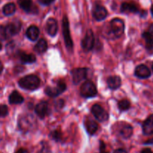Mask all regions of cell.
Returning a JSON list of instances; mask_svg holds the SVG:
<instances>
[{"mask_svg": "<svg viewBox=\"0 0 153 153\" xmlns=\"http://www.w3.org/2000/svg\"><path fill=\"white\" fill-rule=\"evenodd\" d=\"M125 29V25L123 21L119 18H114L111 21L108 26L107 35L109 38H117L122 36Z\"/></svg>", "mask_w": 153, "mask_h": 153, "instance_id": "cell-1", "label": "cell"}, {"mask_svg": "<svg viewBox=\"0 0 153 153\" xmlns=\"http://www.w3.org/2000/svg\"><path fill=\"white\" fill-rule=\"evenodd\" d=\"M40 79L34 74L27 75L19 80V85L22 88L28 90L36 89L40 86Z\"/></svg>", "mask_w": 153, "mask_h": 153, "instance_id": "cell-2", "label": "cell"}, {"mask_svg": "<svg viewBox=\"0 0 153 153\" xmlns=\"http://www.w3.org/2000/svg\"><path fill=\"white\" fill-rule=\"evenodd\" d=\"M81 94L85 98H92L97 95V90L91 81H86L82 84L80 90Z\"/></svg>", "mask_w": 153, "mask_h": 153, "instance_id": "cell-3", "label": "cell"}, {"mask_svg": "<svg viewBox=\"0 0 153 153\" xmlns=\"http://www.w3.org/2000/svg\"><path fill=\"white\" fill-rule=\"evenodd\" d=\"M67 86L64 81L59 80L55 87L48 86L45 88V93L50 97H56L66 90Z\"/></svg>", "mask_w": 153, "mask_h": 153, "instance_id": "cell-4", "label": "cell"}, {"mask_svg": "<svg viewBox=\"0 0 153 153\" xmlns=\"http://www.w3.org/2000/svg\"><path fill=\"white\" fill-rule=\"evenodd\" d=\"M63 34L64 38V42L66 44V46L69 50L73 49V40H72L71 35H70V26H69V21L68 19L66 16L63 18Z\"/></svg>", "mask_w": 153, "mask_h": 153, "instance_id": "cell-5", "label": "cell"}, {"mask_svg": "<svg viewBox=\"0 0 153 153\" xmlns=\"http://www.w3.org/2000/svg\"><path fill=\"white\" fill-rule=\"evenodd\" d=\"M91 112L95 118L100 122H105L108 118V113L107 111L99 104H94L91 108Z\"/></svg>", "mask_w": 153, "mask_h": 153, "instance_id": "cell-6", "label": "cell"}, {"mask_svg": "<svg viewBox=\"0 0 153 153\" xmlns=\"http://www.w3.org/2000/svg\"><path fill=\"white\" fill-rule=\"evenodd\" d=\"M94 41H95V38H94V32H93V31L91 29H88L87 31L85 38L82 40V48L85 51L91 50L93 49V47L94 46Z\"/></svg>", "mask_w": 153, "mask_h": 153, "instance_id": "cell-7", "label": "cell"}, {"mask_svg": "<svg viewBox=\"0 0 153 153\" xmlns=\"http://www.w3.org/2000/svg\"><path fill=\"white\" fill-rule=\"evenodd\" d=\"M71 74L73 76V82L75 84H78L86 78L87 74H88V69L85 68H75L72 70Z\"/></svg>", "mask_w": 153, "mask_h": 153, "instance_id": "cell-8", "label": "cell"}, {"mask_svg": "<svg viewBox=\"0 0 153 153\" xmlns=\"http://www.w3.org/2000/svg\"><path fill=\"white\" fill-rule=\"evenodd\" d=\"M117 132L123 138H128L132 135L133 129L130 124L127 123H120L117 124Z\"/></svg>", "mask_w": 153, "mask_h": 153, "instance_id": "cell-9", "label": "cell"}, {"mask_svg": "<svg viewBox=\"0 0 153 153\" xmlns=\"http://www.w3.org/2000/svg\"><path fill=\"white\" fill-rule=\"evenodd\" d=\"M107 10L100 4H96L93 10V16L97 20L100 21L104 20L107 16Z\"/></svg>", "mask_w": 153, "mask_h": 153, "instance_id": "cell-10", "label": "cell"}, {"mask_svg": "<svg viewBox=\"0 0 153 153\" xmlns=\"http://www.w3.org/2000/svg\"><path fill=\"white\" fill-rule=\"evenodd\" d=\"M9 37L18 34L21 29V22L19 21H14L5 26Z\"/></svg>", "mask_w": 153, "mask_h": 153, "instance_id": "cell-11", "label": "cell"}, {"mask_svg": "<svg viewBox=\"0 0 153 153\" xmlns=\"http://www.w3.org/2000/svg\"><path fill=\"white\" fill-rule=\"evenodd\" d=\"M35 112L40 118H43L49 112V105L46 101H42L35 106Z\"/></svg>", "mask_w": 153, "mask_h": 153, "instance_id": "cell-12", "label": "cell"}, {"mask_svg": "<svg viewBox=\"0 0 153 153\" xmlns=\"http://www.w3.org/2000/svg\"><path fill=\"white\" fill-rule=\"evenodd\" d=\"M134 74L139 78H148L151 75L150 70L145 64H140L135 68Z\"/></svg>", "mask_w": 153, "mask_h": 153, "instance_id": "cell-13", "label": "cell"}, {"mask_svg": "<svg viewBox=\"0 0 153 153\" xmlns=\"http://www.w3.org/2000/svg\"><path fill=\"white\" fill-rule=\"evenodd\" d=\"M46 32L48 34L51 36H55L56 34L57 31H58V23L57 21L53 18H49L46 21Z\"/></svg>", "mask_w": 153, "mask_h": 153, "instance_id": "cell-14", "label": "cell"}, {"mask_svg": "<svg viewBox=\"0 0 153 153\" xmlns=\"http://www.w3.org/2000/svg\"><path fill=\"white\" fill-rule=\"evenodd\" d=\"M143 131L146 135L153 134V114L149 116L143 122Z\"/></svg>", "mask_w": 153, "mask_h": 153, "instance_id": "cell-15", "label": "cell"}, {"mask_svg": "<svg viewBox=\"0 0 153 153\" xmlns=\"http://www.w3.org/2000/svg\"><path fill=\"white\" fill-rule=\"evenodd\" d=\"M85 128L90 134H94L98 130V124L91 118H87L85 121Z\"/></svg>", "mask_w": 153, "mask_h": 153, "instance_id": "cell-16", "label": "cell"}, {"mask_svg": "<svg viewBox=\"0 0 153 153\" xmlns=\"http://www.w3.org/2000/svg\"><path fill=\"white\" fill-rule=\"evenodd\" d=\"M108 86L111 89H117L121 86V79L119 76H109L107 80Z\"/></svg>", "mask_w": 153, "mask_h": 153, "instance_id": "cell-17", "label": "cell"}, {"mask_svg": "<svg viewBox=\"0 0 153 153\" xmlns=\"http://www.w3.org/2000/svg\"><path fill=\"white\" fill-rule=\"evenodd\" d=\"M39 34H40V31L39 28L35 26H31L28 27V28L26 31V35L28 39H30L32 41H34L38 38Z\"/></svg>", "mask_w": 153, "mask_h": 153, "instance_id": "cell-18", "label": "cell"}, {"mask_svg": "<svg viewBox=\"0 0 153 153\" xmlns=\"http://www.w3.org/2000/svg\"><path fill=\"white\" fill-rule=\"evenodd\" d=\"M121 11L125 13H137L138 11V8L133 3H123L121 5Z\"/></svg>", "mask_w": 153, "mask_h": 153, "instance_id": "cell-19", "label": "cell"}, {"mask_svg": "<svg viewBox=\"0 0 153 153\" xmlns=\"http://www.w3.org/2000/svg\"><path fill=\"white\" fill-rule=\"evenodd\" d=\"M19 7L26 12H31L34 8L31 0H18Z\"/></svg>", "mask_w": 153, "mask_h": 153, "instance_id": "cell-20", "label": "cell"}, {"mask_svg": "<svg viewBox=\"0 0 153 153\" xmlns=\"http://www.w3.org/2000/svg\"><path fill=\"white\" fill-rule=\"evenodd\" d=\"M24 100L23 97L17 91H13L9 96V102L12 104H18L22 103Z\"/></svg>", "mask_w": 153, "mask_h": 153, "instance_id": "cell-21", "label": "cell"}, {"mask_svg": "<svg viewBox=\"0 0 153 153\" xmlns=\"http://www.w3.org/2000/svg\"><path fill=\"white\" fill-rule=\"evenodd\" d=\"M46 49H47V43L43 38L40 39L34 46V50L38 54L43 53L46 50Z\"/></svg>", "mask_w": 153, "mask_h": 153, "instance_id": "cell-22", "label": "cell"}, {"mask_svg": "<svg viewBox=\"0 0 153 153\" xmlns=\"http://www.w3.org/2000/svg\"><path fill=\"white\" fill-rule=\"evenodd\" d=\"M19 58L23 63H33L36 61V58L33 54H27L22 52L19 54Z\"/></svg>", "mask_w": 153, "mask_h": 153, "instance_id": "cell-23", "label": "cell"}, {"mask_svg": "<svg viewBox=\"0 0 153 153\" xmlns=\"http://www.w3.org/2000/svg\"><path fill=\"white\" fill-rule=\"evenodd\" d=\"M31 124H32V122H31L29 116L22 117V118H21L19 121V126L22 130L28 129V128L31 127Z\"/></svg>", "mask_w": 153, "mask_h": 153, "instance_id": "cell-24", "label": "cell"}, {"mask_svg": "<svg viewBox=\"0 0 153 153\" xmlns=\"http://www.w3.org/2000/svg\"><path fill=\"white\" fill-rule=\"evenodd\" d=\"M16 10V6L13 3H7L3 7V13L6 16L12 15Z\"/></svg>", "mask_w": 153, "mask_h": 153, "instance_id": "cell-25", "label": "cell"}, {"mask_svg": "<svg viewBox=\"0 0 153 153\" xmlns=\"http://www.w3.org/2000/svg\"><path fill=\"white\" fill-rule=\"evenodd\" d=\"M142 36L145 40L146 49H148L149 50H153V38L150 35V34L149 32H144Z\"/></svg>", "mask_w": 153, "mask_h": 153, "instance_id": "cell-26", "label": "cell"}, {"mask_svg": "<svg viewBox=\"0 0 153 153\" xmlns=\"http://www.w3.org/2000/svg\"><path fill=\"white\" fill-rule=\"evenodd\" d=\"M130 106H131V104H130L129 100L127 99H123L118 102V107L120 111L127 110L129 109Z\"/></svg>", "mask_w": 153, "mask_h": 153, "instance_id": "cell-27", "label": "cell"}, {"mask_svg": "<svg viewBox=\"0 0 153 153\" xmlns=\"http://www.w3.org/2000/svg\"><path fill=\"white\" fill-rule=\"evenodd\" d=\"M9 38L5 26H0V40H4Z\"/></svg>", "mask_w": 153, "mask_h": 153, "instance_id": "cell-28", "label": "cell"}, {"mask_svg": "<svg viewBox=\"0 0 153 153\" xmlns=\"http://www.w3.org/2000/svg\"><path fill=\"white\" fill-rule=\"evenodd\" d=\"M51 137L52 139H54L56 141H59L61 140V137H62V135H61V133L59 131V130H54L51 133Z\"/></svg>", "mask_w": 153, "mask_h": 153, "instance_id": "cell-29", "label": "cell"}, {"mask_svg": "<svg viewBox=\"0 0 153 153\" xmlns=\"http://www.w3.org/2000/svg\"><path fill=\"white\" fill-rule=\"evenodd\" d=\"M8 110L6 105H0V117H4L7 115Z\"/></svg>", "mask_w": 153, "mask_h": 153, "instance_id": "cell-30", "label": "cell"}, {"mask_svg": "<svg viewBox=\"0 0 153 153\" xmlns=\"http://www.w3.org/2000/svg\"><path fill=\"white\" fill-rule=\"evenodd\" d=\"M100 153H109L108 152L106 151L105 145L103 141H100Z\"/></svg>", "mask_w": 153, "mask_h": 153, "instance_id": "cell-31", "label": "cell"}, {"mask_svg": "<svg viewBox=\"0 0 153 153\" xmlns=\"http://www.w3.org/2000/svg\"><path fill=\"white\" fill-rule=\"evenodd\" d=\"M39 153H51V150L48 146H43Z\"/></svg>", "mask_w": 153, "mask_h": 153, "instance_id": "cell-32", "label": "cell"}, {"mask_svg": "<svg viewBox=\"0 0 153 153\" xmlns=\"http://www.w3.org/2000/svg\"><path fill=\"white\" fill-rule=\"evenodd\" d=\"M38 1L40 4H43V5H49L51 3L53 2L54 0H38Z\"/></svg>", "mask_w": 153, "mask_h": 153, "instance_id": "cell-33", "label": "cell"}, {"mask_svg": "<svg viewBox=\"0 0 153 153\" xmlns=\"http://www.w3.org/2000/svg\"><path fill=\"white\" fill-rule=\"evenodd\" d=\"M140 153H153V152L150 149V148H144V149L142 150V151L140 152Z\"/></svg>", "mask_w": 153, "mask_h": 153, "instance_id": "cell-34", "label": "cell"}, {"mask_svg": "<svg viewBox=\"0 0 153 153\" xmlns=\"http://www.w3.org/2000/svg\"><path fill=\"white\" fill-rule=\"evenodd\" d=\"M149 32V34H150V35L153 38V23H152L150 26H149V32Z\"/></svg>", "mask_w": 153, "mask_h": 153, "instance_id": "cell-35", "label": "cell"}, {"mask_svg": "<svg viewBox=\"0 0 153 153\" xmlns=\"http://www.w3.org/2000/svg\"><path fill=\"white\" fill-rule=\"evenodd\" d=\"M114 153H127V152L126 150L123 149V148H119V149L115 150Z\"/></svg>", "mask_w": 153, "mask_h": 153, "instance_id": "cell-36", "label": "cell"}, {"mask_svg": "<svg viewBox=\"0 0 153 153\" xmlns=\"http://www.w3.org/2000/svg\"><path fill=\"white\" fill-rule=\"evenodd\" d=\"M16 153H28V152L25 148H19Z\"/></svg>", "mask_w": 153, "mask_h": 153, "instance_id": "cell-37", "label": "cell"}, {"mask_svg": "<svg viewBox=\"0 0 153 153\" xmlns=\"http://www.w3.org/2000/svg\"><path fill=\"white\" fill-rule=\"evenodd\" d=\"M145 143L146 144H153V138L149 140H147L146 142H145Z\"/></svg>", "mask_w": 153, "mask_h": 153, "instance_id": "cell-38", "label": "cell"}, {"mask_svg": "<svg viewBox=\"0 0 153 153\" xmlns=\"http://www.w3.org/2000/svg\"><path fill=\"white\" fill-rule=\"evenodd\" d=\"M3 70V65H2V63L0 62V74L1 73V71H2Z\"/></svg>", "mask_w": 153, "mask_h": 153, "instance_id": "cell-39", "label": "cell"}, {"mask_svg": "<svg viewBox=\"0 0 153 153\" xmlns=\"http://www.w3.org/2000/svg\"><path fill=\"white\" fill-rule=\"evenodd\" d=\"M151 13H152V16H153V5L151 7Z\"/></svg>", "mask_w": 153, "mask_h": 153, "instance_id": "cell-40", "label": "cell"}, {"mask_svg": "<svg viewBox=\"0 0 153 153\" xmlns=\"http://www.w3.org/2000/svg\"><path fill=\"white\" fill-rule=\"evenodd\" d=\"M1 47H2V46H1V43H0V50H1Z\"/></svg>", "mask_w": 153, "mask_h": 153, "instance_id": "cell-41", "label": "cell"}, {"mask_svg": "<svg viewBox=\"0 0 153 153\" xmlns=\"http://www.w3.org/2000/svg\"><path fill=\"white\" fill-rule=\"evenodd\" d=\"M152 70H153V64H152Z\"/></svg>", "mask_w": 153, "mask_h": 153, "instance_id": "cell-42", "label": "cell"}, {"mask_svg": "<svg viewBox=\"0 0 153 153\" xmlns=\"http://www.w3.org/2000/svg\"><path fill=\"white\" fill-rule=\"evenodd\" d=\"M0 1H1V0H0Z\"/></svg>", "mask_w": 153, "mask_h": 153, "instance_id": "cell-43", "label": "cell"}]
</instances>
